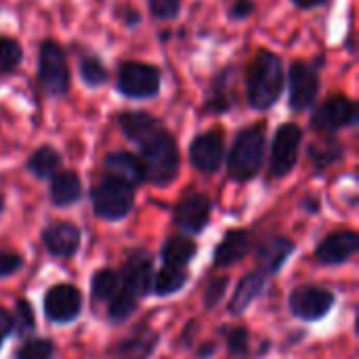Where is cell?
Masks as SVG:
<instances>
[{
	"instance_id": "obj_2",
	"label": "cell",
	"mask_w": 359,
	"mask_h": 359,
	"mask_svg": "<svg viewBox=\"0 0 359 359\" xmlns=\"http://www.w3.org/2000/svg\"><path fill=\"white\" fill-rule=\"evenodd\" d=\"M284 84L286 74L282 59L267 48H259L246 69L248 105L259 111L273 107L284 93Z\"/></svg>"
},
{
	"instance_id": "obj_19",
	"label": "cell",
	"mask_w": 359,
	"mask_h": 359,
	"mask_svg": "<svg viewBox=\"0 0 359 359\" xmlns=\"http://www.w3.org/2000/svg\"><path fill=\"white\" fill-rule=\"evenodd\" d=\"M248 252H250V236L246 231L236 229V231L225 233V238L219 242L215 250V263L219 267H227L244 259Z\"/></svg>"
},
{
	"instance_id": "obj_37",
	"label": "cell",
	"mask_w": 359,
	"mask_h": 359,
	"mask_svg": "<svg viewBox=\"0 0 359 359\" xmlns=\"http://www.w3.org/2000/svg\"><path fill=\"white\" fill-rule=\"evenodd\" d=\"M21 265H23V261H21L19 255H15V252H4V250L0 252V278L15 273L17 269H21Z\"/></svg>"
},
{
	"instance_id": "obj_32",
	"label": "cell",
	"mask_w": 359,
	"mask_h": 359,
	"mask_svg": "<svg viewBox=\"0 0 359 359\" xmlns=\"http://www.w3.org/2000/svg\"><path fill=\"white\" fill-rule=\"evenodd\" d=\"M149 13L158 21H172L183 8V0H147Z\"/></svg>"
},
{
	"instance_id": "obj_15",
	"label": "cell",
	"mask_w": 359,
	"mask_h": 359,
	"mask_svg": "<svg viewBox=\"0 0 359 359\" xmlns=\"http://www.w3.org/2000/svg\"><path fill=\"white\" fill-rule=\"evenodd\" d=\"M124 286L133 297H145L154 286V263L145 250L130 252L124 263Z\"/></svg>"
},
{
	"instance_id": "obj_13",
	"label": "cell",
	"mask_w": 359,
	"mask_h": 359,
	"mask_svg": "<svg viewBox=\"0 0 359 359\" xmlns=\"http://www.w3.org/2000/svg\"><path fill=\"white\" fill-rule=\"evenodd\" d=\"M236 72L238 69L233 65H227L210 78L206 95H204V111L206 114H227L233 107V103H236V95H233Z\"/></svg>"
},
{
	"instance_id": "obj_38",
	"label": "cell",
	"mask_w": 359,
	"mask_h": 359,
	"mask_svg": "<svg viewBox=\"0 0 359 359\" xmlns=\"http://www.w3.org/2000/svg\"><path fill=\"white\" fill-rule=\"evenodd\" d=\"M225 288H227V280L225 278H217V280H212L210 284H208V288H206V305L208 307H215L219 301H221V297H223V292H225Z\"/></svg>"
},
{
	"instance_id": "obj_22",
	"label": "cell",
	"mask_w": 359,
	"mask_h": 359,
	"mask_svg": "<svg viewBox=\"0 0 359 359\" xmlns=\"http://www.w3.org/2000/svg\"><path fill=\"white\" fill-rule=\"evenodd\" d=\"M158 345V334L143 328L137 334H133L130 339L122 341L118 347V359H147Z\"/></svg>"
},
{
	"instance_id": "obj_28",
	"label": "cell",
	"mask_w": 359,
	"mask_h": 359,
	"mask_svg": "<svg viewBox=\"0 0 359 359\" xmlns=\"http://www.w3.org/2000/svg\"><path fill=\"white\" fill-rule=\"evenodd\" d=\"M187 282V271L183 267H170L164 265L158 276H154V290L160 297H168L172 292H179Z\"/></svg>"
},
{
	"instance_id": "obj_4",
	"label": "cell",
	"mask_w": 359,
	"mask_h": 359,
	"mask_svg": "<svg viewBox=\"0 0 359 359\" xmlns=\"http://www.w3.org/2000/svg\"><path fill=\"white\" fill-rule=\"evenodd\" d=\"M38 84L50 97H65L69 93L72 74L67 65L65 48L57 40H42L38 44V67H36Z\"/></svg>"
},
{
	"instance_id": "obj_1",
	"label": "cell",
	"mask_w": 359,
	"mask_h": 359,
	"mask_svg": "<svg viewBox=\"0 0 359 359\" xmlns=\"http://www.w3.org/2000/svg\"><path fill=\"white\" fill-rule=\"evenodd\" d=\"M118 124L124 137L141 149L139 160L145 170V181H151L154 185H168L177 177L181 162L175 137L158 118L139 109L120 111Z\"/></svg>"
},
{
	"instance_id": "obj_31",
	"label": "cell",
	"mask_w": 359,
	"mask_h": 359,
	"mask_svg": "<svg viewBox=\"0 0 359 359\" xmlns=\"http://www.w3.org/2000/svg\"><path fill=\"white\" fill-rule=\"evenodd\" d=\"M137 309V297H133L128 290H120L109 299V320L124 322L130 318Z\"/></svg>"
},
{
	"instance_id": "obj_20",
	"label": "cell",
	"mask_w": 359,
	"mask_h": 359,
	"mask_svg": "<svg viewBox=\"0 0 359 359\" xmlns=\"http://www.w3.org/2000/svg\"><path fill=\"white\" fill-rule=\"evenodd\" d=\"M50 200L55 206H69L82 196V181L74 170H63L50 177Z\"/></svg>"
},
{
	"instance_id": "obj_17",
	"label": "cell",
	"mask_w": 359,
	"mask_h": 359,
	"mask_svg": "<svg viewBox=\"0 0 359 359\" xmlns=\"http://www.w3.org/2000/svg\"><path fill=\"white\" fill-rule=\"evenodd\" d=\"M103 166H105L107 177H111L116 181H122L128 187L141 185L145 181V170H143L141 160L137 156L128 154V151H111L105 158Z\"/></svg>"
},
{
	"instance_id": "obj_12",
	"label": "cell",
	"mask_w": 359,
	"mask_h": 359,
	"mask_svg": "<svg viewBox=\"0 0 359 359\" xmlns=\"http://www.w3.org/2000/svg\"><path fill=\"white\" fill-rule=\"evenodd\" d=\"M225 158V145L219 130H206L198 135L189 145L191 166L200 172H217Z\"/></svg>"
},
{
	"instance_id": "obj_42",
	"label": "cell",
	"mask_w": 359,
	"mask_h": 359,
	"mask_svg": "<svg viewBox=\"0 0 359 359\" xmlns=\"http://www.w3.org/2000/svg\"><path fill=\"white\" fill-rule=\"evenodd\" d=\"M2 204H4V200H2V194H0V210H2Z\"/></svg>"
},
{
	"instance_id": "obj_7",
	"label": "cell",
	"mask_w": 359,
	"mask_h": 359,
	"mask_svg": "<svg viewBox=\"0 0 359 359\" xmlns=\"http://www.w3.org/2000/svg\"><path fill=\"white\" fill-rule=\"evenodd\" d=\"M133 202H135L133 187L111 177H105L93 189V208L101 219H107V221L124 219L130 212Z\"/></svg>"
},
{
	"instance_id": "obj_18",
	"label": "cell",
	"mask_w": 359,
	"mask_h": 359,
	"mask_svg": "<svg viewBox=\"0 0 359 359\" xmlns=\"http://www.w3.org/2000/svg\"><path fill=\"white\" fill-rule=\"evenodd\" d=\"M42 240H44V246L48 248L50 255L65 259V257H72L78 250L80 231L72 223H55V225L44 229Z\"/></svg>"
},
{
	"instance_id": "obj_16",
	"label": "cell",
	"mask_w": 359,
	"mask_h": 359,
	"mask_svg": "<svg viewBox=\"0 0 359 359\" xmlns=\"http://www.w3.org/2000/svg\"><path fill=\"white\" fill-rule=\"evenodd\" d=\"M359 248V238L355 231H334L324 238L318 246V259L326 265H339L349 261Z\"/></svg>"
},
{
	"instance_id": "obj_29",
	"label": "cell",
	"mask_w": 359,
	"mask_h": 359,
	"mask_svg": "<svg viewBox=\"0 0 359 359\" xmlns=\"http://www.w3.org/2000/svg\"><path fill=\"white\" fill-rule=\"evenodd\" d=\"M21 57H23L21 44L15 38L0 36V78L13 74L21 63Z\"/></svg>"
},
{
	"instance_id": "obj_10",
	"label": "cell",
	"mask_w": 359,
	"mask_h": 359,
	"mask_svg": "<svg viewBox=\"0 0 359 359\" xmlns=\"http://www.w3.org/2000/svg\"><path fill=\"white\" fill-rule=\"evenodd\" d=\"M334 305V294L316 288V286H301L290 294V311L305 322L322 320Z\"/></svg>"
},
{
	"instance_id": "obj_6",
	"label": "cell",
	"mask_w": 359,
	"mask_h": 359,
	"mask_svg": "<svg viewBox=\"0 0 359 359\" xmlns=\"http://www.w3.org/2000/svg\"><path fill=\"white\" fill-rule=\"evenodd\" d=\"M324 57H318L316 61H292L288 67V105L292 111H307L316 105V99L320 95V69H322Z\"/></svg>"
},
{
	"instance_id": "obj_40",
	"label": "cell",
	"mask_w": 359,
	"mask_h": 359,
	"mask_svg": "<svg viewBox=\"0 0 359 359\" xmlns=\"http://www.w3.org/2000/svg\"><path fill=\"white\" fill-rule=\"evenodd\" d=\"M11 330H13V316H11L6 309L0 307V345H2L4 337H6Z\"/></svg>"
},
{
	"instance_id": "obj_21",
	"label": "cell",
	"mask_w": 359,
	"mask_h": 359,
	"mask_svg": "<svg viewBox=\"0 0 359 359\" xmlns=\"http://www.w3.org/2000/svg\"><path fill=\"white\" fill-rule=\"evenodd\" d=\"M294 252V244L286 238H276V240H269L267 244L261 246L259 250V265L265 273H273L278 271L286 259Z\"/></svg>"
},
{
	"instance_id": "obj_26",
	"label": "cell",
	"mask_w": 359,
	"mask_h": 359,
	"mask_svg": "<svg viewBox=\"0 0 359 359\" xmlns=\"http://www.w3.org/2000/svg\"><path fill=\"white\" fill-rule=\"evenodd\" d=\"M78 72H80L82 82H84L88 88H99V86L107 84V80H109V72H107L105 63H103L97 55H93V53L80 57V61H78Z\"/></svg>"
},
{
	"instance_id": "obj_14",
	"label": "cell",
	"mask_w": 359,
	"mask_h": 359,
	"mask_svg": "<svg viewBox=\"0 0 359 359\" xmlns=\"http://www.w3.org/2000/svg\"><path fill=\"white\" fill-rule=\"evenodd\" d=\"M210 219V200L204 194H187L175 208V223L189 233H200Z\"/></svg>"
},
{
	"instance_id": "obj_36",
	"label": "cell",
	"mask_w": 359,
	"mask_h": 359,
	"mask_svg": "<svg viewBox=\"0 0 359 359\" xmlns=\"http://www.w3.org/2000/svg\"><path fill=\"white\" fill-rule=\"evenodd\" d=\"M227 343H229V351L236 353V355H242L248 351V330L246 328H236L229 332L227 337Z\"/></svg>"
},
{
	"instance_id": "obj_41",
	"label": "cell",
	"mask_w": 359,
	"mask_h": 359,
	"mask_svg": "<svg viewBox=\"0 0 359 359\" xmlns=\"http://www.w3.org/2000/svg\"><path fill=\"white\" fill-rule=\"evenodd\" d=\"M290 2L301 11H309V8H318V6L326 4L328 0H290Z\"/></svg>"
},
{
	"instance_id": "obj_39",
	"label": "cell",
	"mask_w": 359,
	"mask_h": 359,
	"mask_svg": "<svg viewBox=\"0 0 359 359\" xmlns=\"http://www.w3.org/2000/svg\"><path fill=\"white\" fill-rule=\"evenodd\" d=\"M118 17H120V21L126 25V27H137L139 23H141V15H139V11L137 8H133V6H128V4H124L122 8H118Z\"/></svg>"
},
{
	"instance_id": "obj_35",
	"label": "cell",
	"mask_w": 359,
	"mask_h": 359,
	"mask_svg": "<svg viewBox=\"0 0 359 359\" xmlns=\"http://www.w3.org/2000/svg\"><path fill=\"white\" fill-rule=\"evenodd\" d=\"M255 11H257L255 0H233V2L229 4V11H227V13H229V19H233V21H244V19L252 17Z\"/></svg>"
},
{
	"instance_id": "obj_5",
	"label": "cell",
	"mask_w": 359,
	"mask_h": 359,
	"mask_svg": "<svg viewBox=\"0 0 359 359\" xmlns=\"http://www.w3.org/2000/svg\"><path fill=\"white\" fill-rule=\"evenodd\" d=\"M116 88L126 99H151L162 90V72L145 61H122L116 72Z\"/></svg>"
},
{
	"instance_id": "obj_33",
	"label": "cell",
	"mask_w": 359,
	"mask_h": 359,
	"mask_svg": "<svg viewBox=\"0 0 359 359\" xmlns=\"http://www.w3.org/2000/svg\"><path fill=\"white\" fill-rule=\"evenodd\" d=\"M53 355H55L53 343L46 339H36V341H27L19 349L17 359H53Z\"/></svg>"
},
{
	"instance_id": "obj_23",
	"label": "cell",
	"mask_w": 359,
	"mask_h": 359,
	"mask_svg": "<svg viewBox=\"0 0 359 359\" xmlns=\"http://www.w3.org/2000/svg\"><path fill=\"white\" fill-rule=\"evenodd\" d=\"M59 166H61V156L50 145H40L27 160V170L38 179H48L57 175Z\"/></svg>"
},
{
	"instance_id": "obj_27",
	"label": "cell",
	"mask_w": 359,
	"mask_h": 359,
	"mask_svg": "<svg viewBox=\"0 0 359 359\" xmlns=\"http://www.w3.org/2000/svg\"><path fill=\"white\" fill-rule=\"evenodd\" d=\"M263 284H265V278L261 276V273H250V276H246L244 280H242V284L238 286V290H236V297H233V301H231V313H242V311H246V307L261 294V290H263Z\"/></svg>"
},
{
	"instance_id": "obj_34",
	"label": "cell",
	"mask_w": 359,
	"mask_h": 359,
	"mask_svg": "<svg viewBox=\"0 0 359 359\" xmlns=\"http://www.w3.org/2000/svg\"><path fill=\"white\" fill-rule=\"evenodd\" d=\"M13 328L17 330L19 337L34 330V313H32V307H29L27 301L17 303V311H15V318H13Z\"/></svg>"
},
{
	"instance_id": "obj_11",
	"label": "cell",
	"mask_w": 359,
	"mask_h": 359,
	"mask_svg": "<svg viewBox=\"0 0 359 359\" xmlns=\"http://www.w3.org/2000/svg\"><path fill=\"white\" fill-rule=\"evenodd\" d=\"M82 309V294L78 288L69 284L53 286L44 297V313L55 324L74 322Z\"/></svg>"
},
{
	"instance_id": "obj_9",
	"label": "cell",
	"mask_w": 359,
	"mask_h": 359,
	"mask_svg": "<svg viewBox=\"0 0 359 359\" xmlns=\"http://www.w3.org/2000/svg\"><path fill=\"white\" fill-rule=\"evenodd\" d=\"M303 143V128L294 122H286L276 130L273 143H271V158L269 168L273 177H286L299 160Z\"/></svg>"
},
{
	"instance_id": "obj_25",
	"label": "cell",
	"mask_w": 359,
	"mask_h": 359,
	"mask_svg": "<svg viewBox=\"0 0 359 359\" xmlns=\"http://www.w3.org/2000/svg\"><path fill=\"white\" fill-rule=\"evenodd\" d=\"M196 242H191L189 238H170L166 244H164V250H162V257H164V263L170 265V267H187V263L196 257Z\"/></svg>"
},
{
	"instance_id": "obj_30",
	"label": "cell",
	"mask_w": 359,
	"mask_h": 359,
	"mask_svg": "<svg viewBox=\"0 0 359 359\" xmlns=\"http://www.w3.org/2000/svg\"><path fill=\"white\" fill-rule=\"evenodd\" d=\"M120 288V276L111 269H101L93 278V297L97 301H107L111 299Z\"/></svg>"
},
{
	"instance_id": "obj_24",
	"label": "cell",
	"mask_w": 359,
	"mask_h": 359,
	"mask_svg": "<svg viewBox=\"0 0 359 359\" xmlns=\"http://www.w3.org/2000/svg\"><path fill=\"white\" fill-rule=\"evenodd\" d=\"M307 154H309L311 164L318 170H324V168L332 166L334 162H339L343 158L345 149H343V145L334 137H326V139H320V141L311 143Z\"/></svg>"
},
{
	"instance_id": "obj_8",
	"label": "cell",
	"mask_w": 359,
	"mask_h": 359,
	"mask_svg": "<svg viewBox=\"0 0 359 359\" xmlns=\"http://www.w3.org/2000/svg\"><path fill=\"white\" fill-rule=\"evenodd\" d=\"M358 103L353 99H349L347 95H332L330 99L316 107L311 116V126L318 133L332 135L341 128L358 124Z\"/></svg>"
},
{
	"instance_id": "obj_3",
	"label": "cell",
	"mask_w": 359,
	"mask_h": 359,
	"mask_svg": "<svg viewBox=\"0 0 359 359\" xmlns=\"http://www.w3.org/2000/svg\"><path fill=\"white\" fill-rule=\"evenodd\" d=\"M265 156V124H252L238 133L229 158L227 170L236 181H248L259 175Z\"/></svg>"
}]
</instances>
